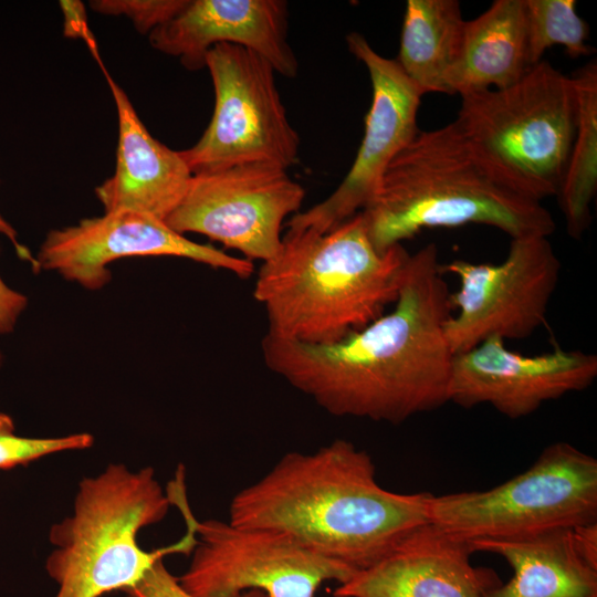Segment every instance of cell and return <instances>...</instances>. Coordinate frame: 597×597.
I'll return each instance as SVG.
<instances>
[{
    "label": "cell",
    "mask_w": 597,
    "mask_h": 597,
    "mask_svg": "<svg viewBox=\"0 0 597 597\" xmlns=\"http://www.w3.org/2000/svg\"><path fill=\"white\" fill-rule=\"evenodd\" d=\"M596 377L594 354L556 347L525 356L493 336L453 355L448 401L467 409L486 404L510 419H519L547 401L585 390Z\"/></svg>",
    "instance_id": "obj_14"
},
{
    "label": "cell",
    "mask_w": 597,
    "mask_h": 597,
    "mask_svg": "<svg viewBox=\"0 0 597 597\" xmlns=\"http://www.w3.org/2000/svg\"><path fill=\"white\" fill-rule=\"evenodd\" d=\"M60 7L64 15V35L67 38H84L88 40L91 48L94 41L90 36L86 12L84 4L78 0H62Z\"/></svg>",
    "instance_id": "obj_27"
},
{
    "label": "cell",
    "mask_w": 597,
    "mask_h": 597,
    "mask_svg": "<svg viewBox=\"0 0 597 597\" xmlns=\"http://www.w3.org/2000/svg\"><path fill=\"white\" fill-rule=\"evenodd\" d=\"M118 119L114 174L95 188L104 213L134 211L165 221L184 198L192 174L179 151L156 139L125 91L105 71Z\"/></svg>",
    "instance_id": "obj_17"
},
{
    "label": "cell",
    "mask_w": 597,
    "mask_h": 597,
    "mask_svg": "<svg viewBox=\"0 0 597 597\" xmlns=\"http://www.w3.org/2000/svg\"><path fill=\"white\" fill-rule=\"evenodd\" d=\"M464 27L457 0L407 1L395 60L422 95H451L447 76L458 60Z\"/></svg>",
    "instance_id": "obj_20"
},
{
    "label": "cell",
    "mask_w": 597,
    "mask_h": 597,
    "mask_svg": "<svg viewBox=\"0 0 597 597\" xmlns=\"http://www.w3.org/2000/svg\"><path fill=\"white\" fill-rule=\"evenodd\" d=\"M577 98L574 140L558 191L568 234L579 239L591 222L597 188V65L590 61L570 75Z\"/></svg>",
    "instance_id": "obj_21"
},
{
    "label": "cell",
    "mask_w": 597,
    "mask_h": 597,
    "mask_svg": "<svg viewBox=\"0 0 597 597\" xmlns=\"http://www.w3.org/2000/svg\"><path fill=\"white\" fill-rule=\"evenodd\" d=\"M454 274L459 287L450 293L458 310L444 324L453 354L498 336L521 339L532 335L546 318L561 274V262L548 237L512 238L506 258L496 264L462 259L441 264Z\"/></svg>",
    "instance_id": "obj_10"
},
{
    "label": "cell",
    "mask_w": 597,
    "mask_h": 597,
    "mask_svg": "<svg viewBox=\"0 0 597 597\" xmlns=\"http://www.w3.org/2000/svg\"><path fill=\"white\" fill-rule=\"evenodd\" d=\"M305 189L287 169L268 163L235 165L192 175L187 191L165 220L174 231L199 233L244 259L273 258L282 227L304 201Z\"/></svg>",
    "instance_id": "obj_11"
},
{
    "label": "cell",
    "mask_w": 597,
    "mask_h": 597,
    "mask_svg": "<svg viewBox=\"0 0 597 597\" xmlns=\"http://www.w3.org/2000/svg\"><path fill=\"white\" fill-rule=\"evenodd\" d=\"M93 444L94 437L87 432L53 438L18 436L13 419L9 415L0 412V470L28 465L57 452L85 450Z\"/></svg>",
    "instance_id": "obj_23"
},
{
    "label": "cell",
    "mask_w": 597,
    "mask_h": 597,
    "mask_svg": "<svg viewBox=\"0 0 597 597\" xmlns=\"http://www.w3.org/2000/svg\"><path fill=\"white\" fill-rule=\"evenodd\" d=\"M126 594H127V596H126V597H136V596H135V595H133V594H129V593H126Z\"/></svg>",
    "instance_id": "obj_31"
},
{
    "label": "cell",
    "mask_w": 597,
    "mask_h": 597,
    "mask_svg": "<svg viewBox=\"0 0 597 597\" xmlns=\"http://www.w3.org/2000/svg\"><path fill=\"white\" fill-rule=\"evenodd\" d=\"M27 306L28 297L7 285L0 276V334H10L14 331Z\"/></svg>",
    "instance_id": "obj_26"
},
{
    "label": "cell",
    "mask_w": 597,
    "mask_h": 597,
    "mask_svg": "<svg viewBox=\"0 0 597 597\" xmlns=\"http://www.w3.org/2000/svg\"><path fill=\"white\" fill-rule=\"evenodd\" d=\"M170 505L151 467L133 471L123 463H111L96 475L83 478L72 513L49 532L54 548L45 570L57 586L54 597L125 593L166 555L191 554L198 520L188 500L177 504L187 525L178 542L154 551L138 544L140 530L163 521Z\"/></svg>",
    "instance_id": "obj_5"
},
{
    "label": "cell",
    "mask_w": 597,
    "mask_h": 597,
    "mask_svg": "<svg viewBox=\"0 0 597 597\" xmlns=\"http://www.w3.org/2000/svg\"><path fill=\"white\" fill-rule=\"evenodd\" d=\"M359 212L380 253L431 228L478 223L511 238L548 237L556 228L541 202L517 193L485 164L455 121L419 130Z\"/></svg>",
    "instance_id": "obj_4"
},
{
    "label": "cell",
    "mask_w": 597,
    "mask_h": 597,
    "mask_svg": "<svg viewBox=\"0 0 597 597\" xmlns=\"http://www.w3.org/2000/svg\"><path fill=\"white\" fill-rule=\"evenodd\" d=\"M431 498L384 489L371 457L336 439L313 453L284 454L233 496L229 522L282 532L358 572L430 522Z\"/></svg>",
    "instance_id": "obj_2"
},
{
    "label": "cell",
    "mask_w": 597,
    "mask_h": 597,
    "mask_svg": "<svg viewBox=\"0 0 597 597\" xmlns=\"http://www.w3.org/2000/svg\"><path fill=\"white\" fill-rule=\"evenodd\" d=\"M527 54L531 66L555 44L572 59L590 55L589 29L578 15L575 0H525Z\"/></svg>",
    "instance_id": "obj_22"
},
{
    "label": "cell",
    "mask_w": 597,
    "mask_h": 597,
    "mask_svg": "<svg viewBox=\"0 0 597 597\" xmlns=\"http://www.w3.org/2000/svg\"><path fill=\"white\" fill-rule=\"evenodd\" d=\"M197 543L179 585L192 597H315L325 582L348 580L353 568L317 554L272 530L239 527L229 521L196 524Z\"/></svg>",
    "instance_id": "obj_9"
},
{
    "label": "cell",
    "mask_w": 597,
    "mask_h": 597,
    "mask_svg": "<svg viewBox=\"0 0 597 597\" xmlns=\"http://www.w3.org/2000/svg\"><path fill=\"white\" fill-rule=\"evenodd\" d=\"M1 365H2V354L0 352V367H1Z\"/></svg>",
    "instance_id": "obj_30"
},
{
    "label": "cell",
    "mask_w": 597,
    "mask_h": 597,
    "mask_svg": "<svg viewBox=\"0 0 597 597\" xmlns=\"http://www.w3.org/2000/svg\"><path fill=\"white\" fill-rule=\"evenodd\" d=\"M0 233L6 235L14 245L15 250H17V253L18 255L25 260V261H29L34 270L35 268V259L34 256L31 255V253L22 245L18 242V239H17V231L15 229L11 226V223H9L4 218L3 216L0 213Z\"/></svg>",
    "instance_id": "obj_29"
},
{
    "label": "cell",
    "mask_w": 597,
    "mask_h": 597,
    "mask_svg": "<svg viewBox=\"0 0 597 597\" xmlns=\"http://www.w3.org/2000/svg\"><path fill=\"white\" fill-rule=\"evenodd\" d=\"M430 522L464 541L513 540L597 522V460L558 441L485 491L432 494Z\"/></svg>",
    "instance_id": "obj_7"
},
{
    "label": "cell",
    "mask_w": 597,
    "mask_h": 597,
    "mask_svg": "<svg viewBox=\"0 0 597 597\" xmlns=\"http://www.w3.org/2000/svg\"><path fill=\"white\" fill-rule=\"evenodd\" d=\"M187 3V0H94L91 8L105 15L127 17L142 34L172 19Z\"/></svg>",
    "instance_id": "obj_24"
},
{
    "label": "cell",
    "mask_w": 597,
    "mask_h": 597,
    "mask_svg": "<svg viewBox=\"0 0 597 597\" xmlns=\"http://www.w3.org/2000/svg\"><path fill=\"white\" fill-rule=\"evenodd\" d=\"M438 249L410 254L394 308L333 345L268 334L266 367L336 417L400 425L448 401L453 353L444 324L450 292Z\"/></svg>",
    "instance_id": "obj_1"
},
{
    "label": "cell",
    "mask_w": 597,
    "mask_h": 597,
    "mask_svg": "<svg viewBox=\"0 0 597 597\" xmlns=\"http://www.w3.org/2000/svg\"><path fill=\"white\" fill-rule=\"evenodd\" d=\"M579 553L594 566H597V522L572 528Z\"/></svg>",
    "instance_id": "obj_28"
},
{
    "label": "cell",
    "mask_w": 597,
    "mask_h": 597,
    "mask_svg": "<svg viewBox=\"0 0 597 597\" xmlns=\"http://www.w3.org/2000/svg\"><path fill=\"white\" fill-rule=\"evenodd\" d=\"M125 593L136 597H192L182 589L177 577L165 566L164 559H159L136 586ZM239 597H266V595L250 590Z\"/></svg>",
    "instance_id": "obj_25"
},
{
    "label": "cell",
    "mask_w": 597,
    "mask_h": 597,
    "mask_svg": "<svg viewBox=\"0 0 597 597\" xmlns=\"http://www.w3.org/2000/svg\"><path fill=\"white\" fill-rule=\"evenodd\" d=\"M461 100L455 123L507 186L537 202L558 195L577 123L570 76L542 60L507 87Z\"/></svg>",
    "instance_id": "obj_6"
},
{
    "label": "cell",
    "mask_w": 597,
    "mask_h": 597,
    "mask_svg": "<svg viewBox=\"0 0 597 597\" xmlns=\"http://www.w3.org/2000/svg\"><path fill=\"white\" fill-rule=\"evenodd\" d=\"M409 255L402 244L378 252L360 212L325 233L287 229L254 284L266 334L318 346L345 339L396 302Z\"/></svg>",
    "instance_id": "obj_3"
},
{
    "label": "cell",
    "mask_w": 597,
    "mask_h": 597,
    "mask_svg": "<svg viewBox=\"0 0 597 597\" xmlns=\"http://www.w3.org/2000/svg\"><path fill=\"white\" fill-rule=\"evenodd\" d=\"M531 69L525 0H496L465 21L461 50L447 76L451 95L507 87Z\"/></svg>",
    "instance_id": "obj_19"
},
{
    "label": "cell",
    "mask_w": 597,
    "mask_h": 597,
    "mask_svg": "<svg viewBox=\"0 0 597 597\" xmlns=\"http://www.w3.org/2000/svg\"><path fill=\"white\" fill-rule=\"evenodd\" d=\"M206 67L214 88L213 114L199 140L179 151L191 174L249 163L293 166L300 136L286 116L270 62L247 48L219 43L209 50Z\"/></svg>",
    "instance_id": "obj_8"
},
{
    "label": "cell",
    "mask_w": 597,
    "mask_h": 597,
    "mask_svg": "<svg viewBox=\"0 0 597 597\" xmlns=\"http://www.w3.org/2000/svg\"><path fill=\"white\" fill-rule=\"evenodd\" d=\"M468 541L428 522L374 565L337 585L334 597H483L499 583L472 565Z\"/></svg>",
    "instance_id": "obj_16"
},
{
    "label": "cell",
    "mask_w": 597,
    "mask_h": 597,
    "mask_svg": "<svg viewBox=\"0 0 597 597\" xmlns=\"http://www.w3.org/2000/svg\"><path fill=\"white\" fill-rule=\"evenodd\" d=\"M350 53L369 74L373 101L355 160L341 185L323 201L297 212L287 229L325 233L362 211L374 197L396 155L418 134L417 115L422 93L395 59L378 54L365 36H346Z\"/></svg>",
    "instance_id": "obj_12"
},
{
    "label": "cell",
    "mask_w": 597,
    "mask_h": 597,
    "mask_svg": "<svg viewBox=\"0 0 597 597\" xmlns=\"http://www.w3.org/2000/svg\"><path fill=\"white\" fill-rule=\"evenodd\" d=\"M167 255L189 259L249 279L253 263L188 239L153 216L117 211L81 219L51 230L36 253L34 271L56 272L64 280L96 291L112 279L108 265L127 256Z\"/></svg>",
    "instance_id": "obj_13"
},
{
    "label": "cell",
    "mask_w": 597,
    "mask_h": 597,
    "mask_svg": "<svg viewBox=\"0 0 597 597\" xmlns=\"http://www.w3.org/2000/svg\"><path fill=\"white\" fill-rule=\"evenodd\" d=\"M469 544L473 553L500 555L513 570L509 582L488 587L483 597H597V566L579 553L572 528Z\"/></svg>",
    "instance_id": "obj_18"
},
{
    "label": "cell",
    "mask_w": 597,
    "mask_h": 597,
    "mask_svg": "<svg viewBox=\"0 0 597 597\" xmlns=\"http://www.w3.org/2000/svg\"><path fill=\"white\" fill-rule=\"evenodd\" d=\"M287 15L283 0H187L148 39L155 50L178 57L189 71L206 67L213 45L230 43L258 53L276 73L295 77L298 62L287 42Z\"/></svg>",
    "instance_id": "obj_15"
}]
</instances>
